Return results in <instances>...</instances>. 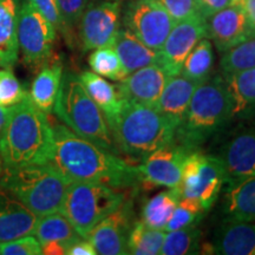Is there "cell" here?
Returning <instances> with one entry per match:
<instances>
[{"mask_svg": "<svg viewBox=\"0 0 255 255\" xmlns=\"http://www.w3.org/2000/svg\"><path fill=\"white\" fill-rule=\"evenodd\" d=\"M213 64H214V52H213L212 40L208 37L202 38L184 59L178 75L200 84L210 77Z\"/></svg>", "mask_w": 255, "mask_h": 255, "instance_id": "cell-29", "label": "cell"}, {"mask_svg": "<svg viewBox=\"0 0 255 255\" xmlns=\"http://www.w3.org/2000/svg\"><path fill=\"white\" fill-rule=\"evenodd\" d=\"M40 242L36 237H21L11 241L0 242V255H40Z\"/></svg>", "mask_w": 255, "mask_h": 255, "instance_id": "cell-37", "label": "cell"}, {"mask_svg": "<svg viewBox=\"0 0 255 255\" xmlns=\"http://www.w3.org/2000/svg\"><path fill=\"white\" fill-rule=\"evenodd\" d=\"M206 37L207 20L199 13L176 21L158 51L159 65L170 77L178 75L190 51Z\"/></svg>", "mask_w": 255, "mask_h": 255, "instance_id": "cell-13", "label": "cell"}, {"mask_svg": "<svg viewBox=\"0 0 255 255\" xmlns=\"http://www.w3.org/2000/svg\"><path fill=\"white\" fill-rule=\"evenodd\" d=\"M194 1H195L196 12L206 20L231 4V0H194Z\"/></svg>", "mask_w": 255, "mask_h": 255, "instance_id": "cell-40", "label": "cell"}, {"mask_svg": "<svg viewBox=\"0 0 255 255\" xmlns=\"http://www.w3.org/2000/svg\"><path fill=\"white\" fill-rule=\"evenodd\" d=\"M233 104V116H246L255 111V68L222 75Z\"/></svg>", "mask_w": 255, "mask_h": 255, "instance_id": "cell-26", "label": "cell"}, {"mask_svg": "<svg viewBox=\"0 0 255 255\" xmlns=\"http://www.w3.org/2000/svg\"><path fill=\"white\" fill-rule=\"evenodd\" d=\"M89 4V0H57V6L62 20V33L68 39L69 44L72 41V34L78 27L83 13Z\"/></svg>", "mask_w": 255, "mask_h": 255, "instance_id": "cell-35", "label": "cell"}, {"mask_svg": "<svg viewBox=\"0 0 255 255\" xmlns=\"http://www.w3.org/2000/svg\"><path fill=\"white\" fill-rule=\"evenodd\" d=\"M38 218L12 194L0 187V242L33 234Z\"/></svg>", "mask_w": 255, "mask_h": 255, "instance_id": "cell-18", "label": "cell"}, {"mask_svg": "<svg viewBox=\"0 0 255 255\" xmlns=\"http://www.w3.org/2000/svg\"><path fill=\"white\" fill-rule=\"evenodd\" d=\"M89 65L95 73L111 81L120 82L128 76L113 45L92 50L89 56Z\"/></svg>", "mask_w": 255, "mask_h": 255, "instance_id": "cell-32", "label": "cell"}, {"mask_svg": "<svg viewBox=\"0 0 255 255\" xmlns=\"http://www.w3.org/2000/svg\"><path fill=\"white\" fill-rule=\"evenodd\" d=\"M33 235L40 242V245L45 242H62L66 245L68 248L73 242L82 239L81 235L73 228L71 222L62 212L39 216Z\"/></svg>", "mask_w": 255, "mask_h": 255, "instance_id": "cell-28", "label": "cell"}, {"mask_svg": "<svg viewBox=\"0 0 255 255\" xmlns=\"http://www.w3.org/2000/svg\"><path fill=\"white\" fill-rule=\"evenodd\" d=\"M2 170H4V163H2V157H1V154H0V177H1Z\"/></svg>", "mask_w": 255, "mask_h": 255, "instance_id": "cell-45", "label": "cell"}, {"mask_svg": "<svg viewBox=\"0 0 255 255\" xmlns=\"http://www.w3.org/2000/svg\"><path fill=\"white\" fill-rule=\"evenodd\" d=\"M199 225L165 232V238L162 245V255H187L197 254L201 251V231Z\"/></svg>", "mask_w": 255, "mask_h": 255, "instance_id": "cell-31", "label": "cell"}, {"mask_svg": "<svg viewBox=\"0 0 255 255\" xmlns=\"http://www.w3.org/2000/svg\"><path fill=\"white\" fill-rule=\"evenodd\" d=\"M180 199L181 191L178 187L168 188V190L156 194L145 201L141 212V221L148 227L164 231Z\"/></svg>", "mask_w": 255, "mask_h": 255, "instance_id": "cell-27", "label": "cell"}, {"mask_svg": "<svg viewBox=\"0 0 255 255\" xmlns=\"http://www.w3.org/2000/svg\"><path fill=\"white\" fill-rule=\"evenodd\" d=\"M9 108L6 107H0V137L2 135V131H4V128L6 124V121H7Z\"/></svg>", "mask_w": 255, "mask_h": 255, "instance_id": "cell-44", "label": "cell"}, {"mask_svg": "<svg viewBox=\"0 0 255 255\" xmlns=\"http://www.w3.org/2000/svg\"><path fill=\"white\" fill-rule=\"evenodd\" d=\"M219 158L228 181L255 175V128L242 130L225 143Z\"/></svg>", "mask_w": 255, "mask_h": 255, "instance_id": "cell-17", "label": "cell"}, {"mask_svg": "<svg viewBox=\"0 0 255 255\" xmlns=\"http://www.w3.org/2000/svg\"><path fill=\"white\" fill-rule=\"evenodd\" d=\"M212 247L214 254L255 255V223L226 216Z\"/></svg>", "mask_w": 255, "mask_h": 255, "instance_id": "cell-19", "label": "cell"}, {"mask_svg": "<svg viewBox=\"0 0 255 255\" xmlns=\"http://www.w3.org/2000/svg\"><path fill=\"white\" fill-rule=\"evenodd\" d=\"M122 23V0H92L78 24L83 51L113 45Z\"/></svg>", "mask_w": 255, "mask_h": 255, "instance_id": "cell-11", "label": "cell"}, {"mask_svg": "<svg viewBox=\"0 0 255 255\" xmlns=\"http://www.w3.org/2000/svg\"><path fill=\"white\" fill-rule=\"evenodd\" d=\"M109 128L119 151L133 159L173 142L176 130L156 108L127 101Z\"/></svg>", "mask_w": 255, "mask_h": 255, "instance_id": "cell-4", "label": "cell"}, {"mask_svg": "<svg viewBox=\"0 0 255 255\" xmlns=\"http://www.w3.org/2000/svg\"><path fill=\"white\" fill-rule=\"evenodd\" d=\"M53 151V131L47 114L38 109L28 94L9 107L0 137L4 168L49 163Z\"/></svg>", "mask_w": 255, "mask_h": 255, "instance_id": "cell-2", "label": "cell"}, {"mask_svg": "<svg viewBox=\"0 0 255 255\" xmlns=\"http://www.w3.org/2000/svg\"><path fill=\"white\" fill-rule=\"evenodd\" d=\"M113 46L128 75L151 64H159L158 51L146 46L126 27L117 32Z\"/></svg>", "mask_w": 255, "mask_h": 255, "instance_id": "cell-22", "label": "cell"}, {"mask_svg": "<svg viewBox=\"0 0 255 255\" xmlns=\"http://www.w3.org/2000/svg\"><path fill=\"white\" fill-rule=\"evenodd\" d=\"M206 213L207 210L197 199L181 197L173 215L165 226L164 232H173L193 225H199Z\"/></svg>", "mask_w": 255, "mask_h": 255, "instance_id": "cell-34", "label": "cell"}, {"mask_svg": "<svg viewBox=\"0 0 255 255\" xmlns=\"http://www.w3.org/2000/svg\"><path fill=\"white\" fill-rule=\"evenodd\" d=\"M164 238L163 229L150 228L142 221H135L128 239V254L157 255Z\"/></svg>", "mask_w": 255, "mask_h": 255, "instance_id": "cell-30", "label": "cell"}, {"mask_svg": "<svg viewBox=\"0 0 255 255\" xmlns=\"http://www.w3.org/2000/svg\"><path fill=\"white\" fill-rule=\"evenodd\" d=\"M70 182L50 163L4 168L0 187L37 216L62 212Z\"/></svg>", "mask_w": 255, "mask_h": 255, "instance_id": "cell-6", "label": "cell"}, {"mask_svg": "<svg viewBox=\"0 0 255 255\" xmlns=\"http://www.w3.org/2000/svg\"><path fill=\"white\" fill-rule=\"evenodd\" d=\"M127 199L126 193L92 182H70L62 213L82 238H88L97 223L115 212Z\"/></svg>", "mask_w": 255, "mask_h": 255, "instance_id": "cell-7", "label": "cell"}, {"mask_svg": "<svg viewBox=\"0 0 255 255\" xmlns=\"http://www.w3.org/2000/svg\"><path fill=\"white\" fill-rule=\"evenodd\" d=\"M231 4L242 9L255 37V0H231Z\"/></svg>", "mask_w": 255, "mask_h": 255, "instance_id": "cell-41", "label": "cell"}, {"mask_svg": "<svg viewBox=\"0 0 255 255\" xmlns=\"http://www.w3.org/2000/svg\"><path fill=\"white\" fill-rule=\"evenodd\" d=\"M207 37L223 53L254 36L242 9L229 4L207 19Z\"/></svg>", "mask_w": 255, "mask_h": 255, "instance_id": "cell-15", "label": "cell"}, {"mask_svg": "<svg viewBox=\"0 0 255 255\" xmlns=\"http://www.w3.org/2000/svg\"><path fill=\"white\" fill-rule=\"evenodd\" d=\"M176 21L157 0H126L122 24L146 46L161 50Z\"/></svg>", "mask_w": 255, "mask_h": 255, "instance_id": "cell-10", "label": "cell"}, {"mask_svg": "<svg viewBox=\"0 0 255 255\" xmlns=\"http://www.w3.org/2000/svg\"><path fill=\"white\" fill-rule=\"evenodd\" d=\"M26 95L11 68L0 69V107H12Z\"/></svg>", "mask_w": 255, "mask_h": 255, "instance_id": "cell-36", "label": "cell"}, {"mask_svg": "<svg viewBox=\"0 0 255 255\" xmlns=\"http://www.w3.org/2000/svg\"><path fill=\"white\" fill-rule=\"evenodd\" d=\"M233 116V104L223 76L207 78L197 85L174 141L189 150H199L222 130Z\"/></svg>", "mask_w": 255, "mask_h": 255, "instance_id": "cell-3", "label": "cell"}, {"mask_svg": "<svg viewBox=\"0 0 255 255\" xmlns=\"http://www.w3.org/2000/svg\"><path fill=\"white\" fill-rule=\"evenodd\" d=\"M175 21L197 13L194 0H157Z\"/></svg>", "mask_w": 255, "mask_h": 255, "instance_id": "cell-38", "label": "cell"}, {"mask_svg": "<svg viewBox=\"0 0 255 255\" xmlns=\"http://www.w3.org/2000/svg\"><path fill=\"white\" fill-rule=\"evenodd\" d=\"M197 85L199 83L190 81L181 75L169 77L159 96L156 109L175 128L180 126L181 121L183 120Z\"/></svg>", "mask_w": 255, "mask_h": 255, "instance_id": "cell-20", "label": "cell"}, {"mask_svg": "<svg viewBox=\"0 0 255 255\" xmlns=\"http://www.w3.org/2000/svg\"><path fill=\"white\" fill-rule=\"evenodd\" d=\"M18 0H0V69L18 62Z\"/></svg>", "mask_w": 255, "mask_h": 255, "instance_id": "cell-24", "label": "cell"}, {"mask_svg": "<svg viewBox=\"0 0 255 255\" xmlns=\"http://www.w3.org/2000/svg\"><path fill=\"white\" fill-rule=\"evenodd\" d=\"M222 210L227 218L255 221V175L225 184Z\"/></svg>", "mask_w": 255, "mask_h": 255, "instance_id": "cell-21", "label": "cell"}, {"mask_svg": "<svg viewBox=\"0 0 255 255\" xmlns=\"http://www.w3.org/2000/svg\"><path fill=\"white\" fill-rule=\"evenodd\" d=\"M190 152L189 149L175 141L152 151L136 165L138 182L150 189L156 187H178L183 163Z\"/></svg>", "mask_w": 255, "mask_h": 255, "instance_id": "cell-12", "label": "cell"}, {"mask_svg": "<svg viewBox=\"0 0 255 255\" xmlns=\"http://www.w3.org/2000/svg\"><path fill=\"white\" fill-rule=\"evenodd\" d=\"M45 17L57 31L62 32V20L57 6V0H27Z\"/></svg>", "mask_w": 255, "mask_h": 255, "instance_id": "cell-39", "label": "cell"}, {"mask_svg": "<svg viewBox=\"0 0 255 255\" xmlns=\"http://www.w3.org/2000/svg\"><path fill=\"white\" fill-rule=\"evenodd\" d=\"M88 94L104 114L108 126L116 119L122 109L124 101L116 85L111 84L94 71H84L79 75Z\"/></svg>", "mask_w": 255, "mask_h": 255, "instance_id": "cell-25", "label": "cell"}, {"mask_svg": "<svg viewBox=\"0 0 255 255\" xmlns=\"http://www.w3.org/2000/svg\"><path fill=\"white\" fill-rule=\"evenodd\" d=\"M53 113L78 136L119 154L104 114L88 94L77 73L63 72Z\"/></svg>", "mask_w": 255, "mask_h": 255, "instance_id": "cell-5", "label": "cell"}, {"mask_svg": "<svg viewBox=\"0 0 255 255\" xmlns=\"http://www.w3.org/2000/svg\"><path fill=\"white\" fill-rule=\"evenodd\" d=\"M222 75L255 68V37L222 53L220 60Z\"/></svg>", "mask_w": 255, "mask_h": 255, "instance_id": "cell-33", "label": "cell"}, {"mask_svg": "<svg viewBox=\"0 0 255 255\" xmlns=\"http://www.w3.org/2000/svg\"><path fill=\"white\" fill-rule=\"evenodd\" d=\"M169 77L159 64H151L129 73L120 81L117 89L123 101L156 108Z\"/></svg>", "mask_w": 255, "mask_h": 255, "instance_id": "cell-16", "label": "cell"}, {"mask_svg": "<svg viewBox=\"0 0 255 255\" xmlns=\"http://www.w3.org/2000/svg\"><path fill=\"white\" fill-rule=\"evenodd\" d=\"M135 222L133 203L124 200L115 212L104 218L88 235V240L101 255L128 254V239Z\"/></svg>", "mask_w": 255, "mask_h": 255, "instance_id": "cell-14", "label": "cell"}, {"mask_svg": "<svg viewBox=\"0 0 255 255\" xmlns=\"http://www.w3.org/2000/svg\"><path fill=\"white\" fill-rule=\"evenodd\" d=\"M66 254L69 255H96L97 252H96L95 247L92 246V244L88 239L82 238L79 239L78 241L73 242L68 248V252Z\"/></svg>", "mask_w": 255, "mask_h": 255, "instance_id": "cell-42", "label": "cell"}, {"mask_svg": "<svg viewBox=\"0 0 255 255\" xmlns=\"http://www.w3.org/2000/svg\"><path fill=\"white\" fill-rule=\"evenodd\" d=\"M227 182V174L219 156L193 150L183 163L178 188L181 197L197 199L208 212Z\"/></svg>", "mask_w": 255, "mask_h": 255, "instance_id": "cell-8", "label": "cell"}, {"mask_svg": "<svg viewBox=\"0 0 255 255\" xmlns=\"http://www.w3.org/2000/svg\"><path fill=\"white\" fill-rule=\"evenodd\" d=\"M41 252L46 255H64L66 254L68 246L62 242H45L41 244Z\"/></svg>", "mask_w": 255, "mask_h": 255, "instance_id": "cell-43", "label": "cell"}, {"mask_svg": "<svg viewBox=\"0 0 255 255\" xmlns=\"http://www.w3.org/2000/svg\"><path fill=\"white\" fill-rule=\"evenodd\" d=\"M63 64L58 59H51L40 68L30 89L31 101L38 109L51 114L58 96L63 77Z\"/></svg>", "mask_w": 255, "mask_h": 255, "instance_id": "cell-23", "label": "cell"}, {"mask_svg": "<svg viewBox=\"0 0 255 255\" xmlns=\"http://www.w3.org/2000/svg\"><path fill=\"white\" fill-rule=\"evenodd\" d=\"M53 151L49 163L69 182H92L126 189L136 186V165L78 136L65 124L51 123Z\"/></svg>", "mask_w": 255, "mask_h": 255, "instance_id": "cell-1", "label": "cell"}, {"mask_svg": "<svg viewBox=\"0 0 255 255\" xmlns=\"http://www.w3.org/2000/svg\"><path fill=\"white\" fill-rule=\"evenodd\" d=\"M57 30L33 5L25 0L18 12V45L24 63L38 69L53 59Z\"/></svg>", "mask_w": 255, "mask_h": 255, "instance_id": "cell-9", "label": "cell"}]
</instances>
